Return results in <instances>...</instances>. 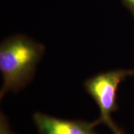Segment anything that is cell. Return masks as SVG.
Masks as SVG:
<instances>
[{"label":"cell","mask_w":134,"mask_h":134,"mask_svg":"<svg viewBox=\"0 0 134 134\" xmlns=\"http://www.w3.org/2000/svg\"><path fill=\"white\" fill-rule=\"evenodd\" d=\"M44 52L43 44L24 34H15L3 40L0 46V71L3 79L1 99L7 92L19 91L29 84Z\"/></svg>","instance_id":"1"},{"label":"cell","mask_w":134,"mask_h":134,"mask_svg":"<svg viewBox=\"0 0 134 134\" xmlns=\"http://www.w3.org/2000/svg\"><path fill=\"white\" fill-rule=\"evenodd\" d=\"M134 75L133 69H115L97 74L84 82L86 92L96 101L100 115L95 121L107 126L113 133L120 129L112 119V114L118 110L117 92L119 84L127 77Z\"/></svg>","instance_id":"2"},{"label":"cell","mask_w":134,"mask_h":134,"mask_svg":"<svg viewBox=\"0 0 134 134\" xmlns=\"http://www.w3.org/2000/svg\"><path fill=\"white\" fill-rule=\"evenodd\" d=\"M33 121L40 134H97L95 121L63 119L41 113H35Z\"/></svg>","instance_id":"3"},{"label":"cell","mask_w":134,"mask_h":134,"mask_svg":"<svg viewBox=\"0 0 134 134\" xmlns=\"http://www.w3.org/2000/svg\"><path fill=\"white\" fill-rule=\"evenodd\" d=\"M125 7L134 16V0H121Z\"/></svg>","instance_id":"4"},{"label":"cell","mask_w":134,"mask_h":134,"mask_svg":"<svg viewBox=\"0 0 134 134\" xmlns=\"http://www.w3.org/2000/svg\"><path fill=\"white\" fill-rule=\"evenodd\" d=\"M113 134H126V133H125V132H124L122 130L119 129L118 131H117V132H115V133H114Z\"/></svg>","instance_id":"5"}]
</instances>
